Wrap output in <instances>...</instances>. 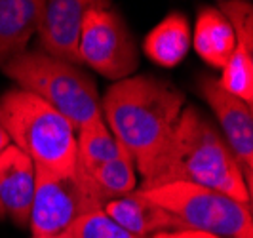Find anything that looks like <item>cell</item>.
<instances>
[{"instance_id":"cell-1","label":"cell","mask_w":253,"mask_h":238,"mask_svg":"<svg viewBox=\"0 0 253 238\" xmlns=\"http://www.w3.org/2000/svg\"><path fill=\"white\" fill-rule=\"evenodd\" d=\"M185 109V94L154 75H133L113 82L101 97L105 124L133 158L137 174H151Z\"/></svg>"},{"instance_id":"cell-2","label":"cell","mask_w":253,"mask_h":238,"mask_svg":"<svg viewBox=\"0 0 253 238\" xmlns=\"http://www.w3.org/2000/svg\"><path fill=\"white\" fill-rule=\"evenodd\" d=\"M169 183L211 189L248 204L244 168L228 149L219 128L194 105H185L169 143L143 179L139 190Z\"/></svg>"},{"instance_id":"cell-3","label":"cell","mask_w":253,"mask_h":238,"mask_svg":"<svg viewBox=\"0 0 253 238\" xmlns=\"http://www.w3.org/2000/svg\"><path fill=\"white\" fill-rule=\"evenodd\" d=\"M0 124L10 143L23 150L37 168L55 176L76 172L75 126L46 101L21 88L6 90L0 95Z\"/></svg>"},{"instance_id":"cell-4","label":"cell","mask_w":253,"mask_h":238,"mask_svg":"<svg viewBox=\"0 0 253 238\" xmlns=\"http://www.w3.org/2000/svg\"><path fill=\"white\" fill-rule=\"evenodd\" d=\"M2 73L25 90L46 101L59 114L80 128L101 118V97L95 80L80 67L59 61L38 50H27L8 63Z\"/></svg>"},{"instance_id":"cell-5","label":"cell","mask_w":253,"mask_h":238,"mask_svg":"<svg viewBox=\"0 0 253 238\" xmlns=\"http://www.w3.org/2000/svg\"><path fill=\"white\" fill-rule=\"evenodd\" d=\"M141 192L171 213L187 231L217 238H253L248 204L223 192L190 183H169Z\"/></svg>"},{"instance_id":"cell-6","label":"cell","mask_w":253,"mask_h":238,"mask_svg":"<svg viewBox=\"0 0 253 238\" xmlns=\"http://www.w3.org/2000/svg\"><path fill=\"white\" fill-rule=\"evenodd\" d=\"M103 208L105 202L82 174L55 176L44 168H37L35 198L29 219L31 238L61 237L80 217Z\"/></svg>"},{"instance_id":"cell-7","label":"cell","mask_w":253,"mask_h":238,"mask_svg":"<svg viewBox=\"0 0 253 238\" xmlns=\"http://www.w3.org/2000/svg\"><path fill=\"white\" fill-rule=\"evenodd\" d=\"M80 63L101 76L118 82L133 76L139 51L124 17L111 2H97L88 12L80 35Z\"/></svg>"},{"instance_id":"cell-8","label":"cell","mask_w":253,"mask_h":238,"mask_svg":"<svg viewBox=\"0 0 253 238\" xmlns=\"http://www.w3.org/2000/svg\"><path fill=\"white\" fill-rule=\"evenodd\" d=\"M99 0H44L38 17V51L71 65H82L78 48L88 12Z\"/></svg>"},{"instance_id":"cell-9","label":"cell","mask_w":253,"mask_h":238,"mask_svg":"<svg viewBox=\"0 0 253 238\" xmlns=\"http://www.w3.org/2000/svg\"><path fill=\"white\" fill-rule=\"evenodd\" d=\"M198 88L213 111L219 132L244 170L253 172V109L227 94L213 76H200Z\"/></svg>"},{"instance_id":"cell-10","label":"cell","mask_w":253,"mask_h":238,"mask_svg":"<svg viewBox=\"0 0 253 238\" xmlns=\"http://www.w3.org/2000/svg\"><path fill=\"white\" fill-rule=\"evenodd\" d=\"M37 185V168L33 160L15 145L0 152V202L12 223L29 227Z\"/></svg>"},{"instance_id":"cell-11","label":"cell","mask_w":253,"mask_h":238,"mask_svg":"<svg viewBox=\"0 0 253 238\" xmlns=\"http://www.w3.org/2000/svg\"><path fill=\"white\" fill-rule=\"evenodd\" d=\"M103 212L124 231L137 238H152L162 233L185 231L169 212L147 198L139 189L131 194L107 202Z\"/></svg>"},{"instance_id":"cell-12","label":"cell","mask_w":253,"mask_h":238,"mask_svg":"<svg viewBox=\"0 0 253 238\" xmlns=\"http://www.w3.org/2000/svg\"><path fill=\"white\" fill-rule=\"evenodd\" d=\"M44 0H0V71L27 51Z\"/></svg>"},{"instance_id":"cell-13","label":"cell","mask_w":253,"mask_h":238,"mask_svg":"<svg viewBox=\"0 0 253 238\" xmlns=\"http://www.w3.org/2000/svg\"><path fill=\"white\" fill-rule=\"evenodd\" d=\"M192 46L202 61L213 69H223L227 65L238 44L230 21L219 8L202 6L198 10L192 31Z\"/></svg>"},{"instance_id":"cell-14","label":"cell","mask_w":253,"mask_h":238,"mask_svg":"<svg viewBox=\"0 0 253 238\" xmlns=\"http://www.w3.org/2000/svg\"><path fill=\"white\" fill-rule=\"evenodd\" d=\"M190 44L192 33L187 15L183 12H171L147 33L143 51L152 63L173 69L187 57Z\"/></svg>"},{"instance_id":"cell-15","label":"cell","mask_w":253,"mask_h":238,"mask_svg":"<svg viewBox=\"0 0 253 238\" xmlns=\"http://www.w3.org/2000/svg\"><path fill=\"white\" fill-rule=\"evenodd\" d=\"M78 174H82L88 179L89 185L105 204L137 190V168L133 158L122 147L114 158L97 166L88 174L84 172H78Z\"/></svg>"},{"instance_id":"cell-16","label":"cell","mask_w":253,"mask_h":238,"mask_svg":"<svg viewBox=\"0 0 253 238\" xmlns=\"http://www.w3.org/2000/svg\"><path fill=\"white\" fill-rule=\"evenodd\" d=\"M78 154H76V170L88 174L97 166L114 158L120 150L118 141L111 134L105 120L97 118L78 130Z\"/></svg>"},{"instance_id":"cell-17","label":"cell","mask_w":253,"mask_h":238,"mask_svg":"<svg viewBox=\"0 0 253 238\" xmlns=\"http://www.w3.org/2000/svg\"><path fill=\"white\" fill-rule=\"evenodd\" d=\"M221 78L217 80L219 86L227 94L238 97L240 101L253 107V65L242 46H236L227 65L221 69Z\"/></svg>"},{"instance_id":"cell-18","label":"cell","mask_w":253,"mask_h":238,"mask_svg":"<svg viewBox=\"0 0 253 238\" xmlns=\"http://www.w3.org/2000/svg\"><path fill=\"white\" fill-rule=\"evenodd\" d=\"M219 10L227 15L236 35V44L242 46L253 65V4L246 0H223Z\"/></svg>"},{"instance_id":"cell-19","label":"cell","mask_w":253,"mask_h":238,"mask_svg":"<svg viewBox=\"0 0 253 238\" xmlns=\"http://www.w3.org/2000/svg\"><path fill=\"white\" fill-rule=\"evenodd\" d=\"M69 233L73 238H137L114 223L103 210L80 217Z\"/></svg>"},{"instance_id":"cell-20","label":"cell","mask_w":253,"mask_h":238,"mask_svg":"<svg viewBox=\"0 0 253 238\" xmlns=\"http://www.w3.org/2000/svg\"><path fill=\"white\" fill-rule=\"evenodd\" d=\"M152 238H217L211 235H204V233H196V231H173V233H162V235H156Z\"/></svg>"},{"instance_id":"cell-21","label":"cell","mask_w":253,"mask_h":238,"mask_svg":"<svg viewBox=\"0 0 253 238\" xmlns=\"http://www.w3.org/2000/svg\"><path fill=\"white\" fill-rule=\"evenodd\" d=\"M244 177H246V187H248V210L253 221V172L244 170Z\"/></svg>"},{"instance_id":"cell-22","label":"cell","mask_w":253,"mask_h":238,"mask_svg":"<svg viewBox=\"0 0 253 238\" xmlns=\"http://www.w3.org/2000/svg\"><path fill=\"white\" fill-rule=\"evenodd\" d=\"M10 145V138H8V134H6V130L2 128V124H0V152L6 149Z\"/></svg>"},{"instance_id":"cell-23","label":"cell","mask_w":253,"mask_h":238,"mask_svg":"<svg viewBox=\"0 0 253 238\" xmlns=\"http://www.w3.org/2000/svg\"><path fill=\"white\" fill-rule=\"evenodd\" d=\"M0 219H6V212H4V206H2V202H0Z\"/></svg>"},{"instance_id":"cell-24","label":"cell","mask_w":253,"mask_h":238,"mask_svg":"<svg viewBox=\"0 0 253 238\" xmlns=\"http://www.w3.org/2000/svg\"><path fill=\"white\" fill-rule=\"evenodd\" d=\"M57 238H73V237H71V233H65V235H61V237H57Z\"/></svg>"},{"instance_id":"cell-25","label":"cell","mask_w":253,"mask_h":238,"mask_svg":"<svg viewBox=\"0 0 253 238\" xmlns=\"http://www.w3.org/2000/svg\"><path fill=\"white\" fill-rule=\"evenodd\" d=\"M252 109H253V107H252Z\"/></svg>"}]
</instances>
